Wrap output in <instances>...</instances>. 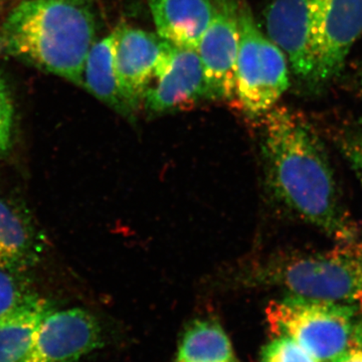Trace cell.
I'll return each instance as SVG.
<instances>
[{"mask_svg": "<svg viewBox=\"0 0 362 362\" xmlns=\"http://www.w3.org/2000/svg\"><path fill=\"white\" fill-rule=\"evenodd\" d=\"M261 147L267 185L278 204L338 242L357 239L325 147L303 115L274 107L264 116Z\"/></svg>", "mask_w": 362, "mask_h": 362, "instance_id": "cell-1", "label": "cell"}, {"mask_svg": "<svg viewBox=\"0 0 362 362\" xmlns=\"http://www.w3.org/2000/svg\"><path fill=\"white\" fill-rule=\"evenodd\" d=\"M96 25L90 0H25L0 28V54L82 87Z\"/></svg>", "mask_w": 362, "mask_h": 362, "instance_id": "cell-2", "label": "cell"}, {"mask_svg": "<svg viewBox=\"0 0 362 362\" xmlns=\"http://www.w3.org/2000/svg\"><path fill=\"white\" fill-rule=\"evenodd\" d=\"M233 281L247 287L281 288L289 296L362 304V240L261 259L245 266Z\"/></svg>", "mask_w": 362, "mask_h": 362, "instance_id": "cell-3", "label": "cell"}, {"mask_svg": "<svg viewBox=\"0 0 362 362\" xmlns=\"http://www.w3.org/2000/svg\"><path fill=\"white\" fill-rule=\"evenodd\" d=\"M266 318L274 337L292 338L319 362H334L362 320V304L288 296L272 301Z\"/></svg>", "mask_w": 362, "mask_h": 362, "instance_id": "cell-4", "label": "cell"}, {"mask_svg": "<svg viewBox=\"0 0 362 362\" xmlns=\"http://www.w3.org/2000/svg\"><path fill=\"white\" fill-rule=\"evenodd\" d=\"M240 45L235 69V99L252 118L270 112L290 85L284 52L257 25L247 4L240 2Z\"/></svg>", "mask_w": 362, "mask_h": 362, "instance_id": "cell-5", "label": "cell"}, {"mask_svg": "<svg viewBox=\"0 0 362 362\" xmlns=\"http://www.w3.org/2000/svg\"><path fill=\"white\" fill-rule=\"evenodd\" d=\"M324 0H272L267 7V35L284 52L295 75L314 83Z\"/></svg>", "mask_w": 362, "mask_h": 362, "instance_id": "cell-6", "label": "cell"}, {"mask_svg": "<svg viewBox=\"0 0 362 362\" xmlns=\"http://www.w3.org/2000/svg\"><path fill=\"white\" fill-rule=\"evenodd\" d=\"M214 4L213 20L197 52L206 78V99L228 101L235 97L240 1L214 0Z\"/></svg>", "mask_w": 362, "mask_h": 362, "instance_id": "cell-7", "label": "cell"}, {"mask_svg": "<svg viewBox=\"0 0 362 362\" xmlns=\"http://www.w3.org/2000/svg\"><path fill=\"white\" fill-rule=\"evenodd\" d=\"M104 344L96 317L86 309H52L45 315L21 362H78Z\"/></svg>", "mask_w": 362, "mask_h": 362, "instance_id": "cell-8", "label": "cell"}, {"mask_svg": "<svg viewBox=\"0 0 362 362\" xmlns=\"http://www.w3.org/2000/svg\"><path fill=\"white\" fill-rule=\"evenodd\" d=\"M143 107L148 113L163 114L185 109L206 99V78L199 52L163 40L154 78Z\"/></svg>", "mask_w": 362, "mask_h": 362, "instance_id": "cell-9", "label": "cell"}, {"mask_svg": "<svg viewBox=\"0 0 362 362\" xmlns=\"http://www.w3.org/2000/svg\"><path fill=\"white\" fill-rule=\"evenodd\" d=\"M113 35L117 81L124 100L137 115L153 80L163 40L154 33L126 25L116 28Z\"/></svg>", "mask_w": 362, "mask_h": 362, "instance_id": "cell-10", "label": "cell"}, {"mask_svg": "<svg viewBox=\"0 0 362 362\" xmlns=\"http://www.w3.org/2000/svg\"><path fill=\"white\" fill-rule=\"evenodd\" d=\"M361 35L362 0H324L314 84L337 77Z\"/></svg>", "mask_w": 362, "mask_h": 362, "instance_id": "cell-11", "label": "cell"}, {"mask_svg": "<svg viewBox=\"0 0 362 362\" xmlns=\"http://www.w3.org/2000/svg\"><path fill=\"white\" fill-rule=\"evenodd\" d=\"M47 239L28 211L0 197V269L21 274L39 264Z\"/></svg>", "mask_w": 362, "mask_h": 362, "instance_id": "cell-12", "label": "cell"}, {"mask_svg": "<svg viewBox=\"0 0 362 362\" xmlns=\"http://www.w3.org/2000/svg\"><path fill=\"white\" fill-rule=\"evenodd\" d=\"M149 6L161 40L197 51L213 20L214 0H150Z\"/></svg>", "mask_w": 362, "mask_h": 362, "instance_id": "cell-13", "label": "cell"}, {"mask_svg": "<svg viewBox=\"0 0 362 362\" xmlns=\"http://www.w3.org/2000/svg\"><path fill=\"white\" fill-rule=\"evenodd\" d=\"M49 300L33 294L0 317V362H21L28 356L42 319L52 310Z\"/></svg>", "mask_w": 362, "mask_h": 362, "instance_id": "cell-14", "label": "cell"}, {"mask_svg": "<svg viewBox=\"0 0 362 362\" xmlns=\"http://www.w3.org/2000/svg\"><path fill=\"white\" fill-rule=\"evenodd\" d=\"M82 87L112 110L128 120H135L117 81L113 33L93 45L86 59Z\"/></svg>", "mask_w": 362, "mask_h": 362, "instance_id": "cell-15", "label": "cell"}, {"mask_svg": "<svg viewBox=\"0 0 362 362\" xmlns=\"http://www.w3.org/2000/svg\"><path fill=\"white\" fill-rule=\"evenodd\" d=\"M175 362H237L230 338L223 327L209 319L187 326Z\"/></svg>", "mask_w": 362, "mask_h": 362, "instance_id": "cell-16", "label": "cell"}, {"mask_svg": "<svg viewBox=\"0 0 362 362\" xmlns=\"http://www.w3.org/2000/svg\"><path fill=\"white\" fill-rule=\"evenodd\" d=\"M262 362H319L308 350L287 337H275L262 351Z\"/></svg>", "mask_w": 362, "mask_h": 362, "instance_id": "cell-17", "label": "cell"}, {"mask_svg": "<svg viewBox=\"0 0 362 362\" xmlns=\"http://www.w3.org/2000/svg\"><path fill=\"white\" fill-rule=\"evenodd\" d=\"M35 294L28 282L18 273L0 269V317Z\"/></svg>", "mask_w": 362, "mask_h": 362, "instance_id": "cell-18", "label": "cell"}, {"mask_svg": "<svg viewBox=\"0 0 362 362\" xmlns=\"http://www.w3.org/2000/svg\"><path fill=\"white\" fill-rule=\"evenodd\" d=\"M13 104L6 80L0 74V157L11 145L13 126Z\"/></svg>", "mask_w": 362, "mask_h": 362, "instance_id": "cell-19", "label": "cell"}, {"mask_svg": "<svg viewBox=\"0 0 362 362\" xmlns=\"http://www.w3.org/2000/svg\"><path fill=\"white\" fill-rule=\"evenodd\" d=\"M340 148L356 171L362 187V129L349 131L340 141Z\"/></svg>", "mask_w": 362, "mask_h": 362, "instance_id": "cell-20", "label": "cell"}, {"mask_svg": "<svg viewBox=\"0 0 362 362\" xmlns=\"http://www.w3.org/2000/svg\"><path fill=\"white\" fill-rule=\"evenodd\" d=\"M334 362H362V320L346 350Z\"/></svg>", "mask_w": 362, "mask_h": 362, "instance_id": "cell-21", "label": "cell"}, {"mask_svg": "<svg viewBox=\"0 0 362 362\" xmlns=\"http://www.w3.org/2000/svg\"><path fill=\"white\" fill-rule=\"evenodd\" d=\"M359 86H361V90L362 92V68H361V73H359Z\"/></svg>", "mask_w": 362, "mask_h": 362, "instance_id": "cell-22", "label": "cell"}]
</instances>
